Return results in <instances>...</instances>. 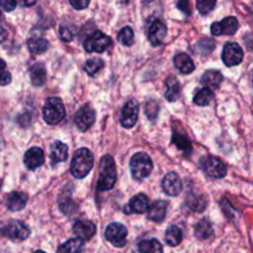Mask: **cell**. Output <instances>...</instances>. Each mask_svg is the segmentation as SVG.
Instances as JSON below:
<instances>
[{
	"mask_svg": "<svg viewBox=\"0 0 253 253\" xmlns=\"http://www.w3.org/2000/svg\"><path fill=\"white\" fill-rule=\"evenodd\" d=\"M116 178H118V173H116L114 158L109 155L104 156L99 163V190L106 192V190L113 189L116 183Z\"/></svg>",
	"mask_w": 253,
	"mask_h": 253,
	"instance_id": "cell-1",
	"label": "cell"
},
{
	"mask_svg": "<svg viewBox=\"0 0 253 253\" xmlns=\"http://www.w3.org/2000/svg\"><path fill=\"white\" fill-rule=\"evenodd\" d=\"M94 165L93 153L88 148H79L76 151L71 162V173L74 178L83 179L88 175Z\"/></svg>",
	"mask_w": 253,
	"mask_h": 253,
	"instance_id": "cell-2",
	"label": "cell"
},
{
	"mask_svg": "<svg viewBox=\"0 0 253 253\" xmlns=\"http://www.w3.org/2000/svg\"><path fill=\"white\" fill-rule=\"evenodd\" d=\"M152 161H151L150 156L145 152H138L132 156L130 161V169L131 174L135 179H145L152 172Z\"/></svg>",
	"mask_w": 253,
	"mask_h": 253,
	"instance_id": "cell-3",
	"label": "cell"
},
{
	"mask_svg": "<svg viewBox=\"0 0 253 253\" xmlns=\"http://www.w3.org/2000/svg\"><path fill=\"white\" fill-rule=\"evenodd\" d=\"M43 119L48 125H56L63 120L66 115L63 101L59 98H48L43 105Z\"/></svg>",
	"mask_w": 253,
	"mask_h": 253,
	"instance_id": "cell-4",
	"label": "cell"
},
{
	"mask_svg": "<svg viewBox=\"0 0 253 253\" xmlns=\"http://www.w3.org/2000/svg\"><path fill=\"white\" fill-rule=\"evenodd\" d=\"M104 235L105 239L115 247H124L127 242V229L119 222L108 225Z\"/></svg>",
	"mask_w": 253,
	"mask_h": 253,
	"instance_id": "cell-5",
	"label": "cell"
},
{
	"mask_svg": "<svg viewBox=\"0 0 253 253\" xmlns=\"http://www.w3.org/2000/svg\"><path fill=\"white\" fill-rule=\"evenodd\" d=\"M111 46V39L101 31H94L84 41L86 52H104Z\"/></svg>",
	"mask_w": 253,
	"mask_h": 253,
	"instance_id": "cell-6",
	"label": "cell"
},
{
	"mask_svg": "<svg viewBox=\"0 0 253 253\" xmlns=\"http://www.w3.org/2000/svg\"><path fill=\"white\" fill-rule=\"evenodd\" d=\"M202 167L204 172L214 179H221L226 175V165L217 157H205L202 161Z\"/></svg>",
	"mask_w": 253,
	"mask_h": 253,
	"instance_id": "cell-7",
	"label": "cell"
},
{
	"mask_svg": "<svg viewBox=\"0 0 253 253\" xmlns=\"http://www.w3.org/2000/svg\"><path fill=\"white\" fill-rule=\"evenodd\" d=\"M244 59V49L236 42H229L225 44L222 51V61L227 67H234L240 64Z\"/></svg>",
	"mask_w": 253,
	"mask_h": 253,
	"instance_id": "cell-8",
	"label": "cell"
},
{
	"mask_svg": "<svg viewBox=\"0 0 253 253\" xmlns=\"http://www.w3.org/2000/svg\"><path fill=\"white\" fill-rule=\"evenodd\" d=\"M94 121H95V110L93 109V106L85 104V105L82 106L78 111H77L76 116H74V123L76 126L81 131H86L88 128H90V126L93 125Z\"/></svg>",
	"mask_w": 253,
	"mask_h": 253,
	"instance_id": "cell-9",
	"label": "cell"
},
{
	"mask_svg": "<svg viewBox=\"0 0 253 253\" xmlns=\"http://www.w3.org/2000/svg\"><path fill=\"white\" fill-rule=\"evenodd\" d=\"M2 235L9 237L10 240H14V241H24V240H26L29 237L30 229L24 222L12 220V221L7 222L5 225Z\"/></svg>",
	"mask_w": 253,
	"mask_h": 253,
	"instance_id": "cell-10",
	"label": "cell"
},
{
	"mask_svg": "<svg viewBox=\"0 0 253 253\" xmlns=\"http://www.w3.org/2000/svg\"><path fill=\"white\" fill-rule=\"evenodd\" d=\"M138 118V103L133 99L128 100L127 103L124 105L123 111H121V119L120 123L124 127L131 128L135 126L137 123Z\"/></svg>",
	"mask_w": 253,
	"mask_h": 253,
	"instance_id": "cell-11",
	"label": "cell"
},
{
	"mask_svg": "<svg viewBox=\"0 0 253 253\" xmlns=\"http://www.w3.org/2000/svg\"><path fill=\"white\" fill-rule=\"evenodd\" d=\"M239 21L236 17L229 16L222 19L221 21L214 22L211 25V34L214 36H221V35H234L239 30Z\"/></svg>",
	"mask_w": 253,
	"mask_h": 253,
	"instance_id": "cell-12",
	"label": "cell"
},
{
	"mask_svg": "<svg viewBox=\"0 0 253 253\" xmlns=\"http://www.w3.org/2000/svg\"><path fill=\"white\" fill-rule=\"evenodd\" d=\"M162 188L163 192L166 193L169 197H177L178 194H180L183 189V183L182 179L179 178V175L174 172H170L168 174L165 175L162 180Z\"/></svg>",
	"mask_w": 253,
	"mask_h": 253,
	"instance_id": "cell-13",
	"label": "cell"
},
{
	"mask_svg": "<svg viewBox=\"0 0 253 253\" xmlns=\"http://www.w3.org/2000/svg\"><path fill=\"white\" fill-rule=\"evenodd\" d=\"M167 36V26L161 20H155L148 29V40L152 46H160Z\"/></svg>",
	"mask_w": 253,
	"mask_h": 253,
	"instance_id": "cell-14",
	"label": "cell"
},
{
	"mask_svg": "<svg viewBox=\"0 0 253 253\" xmlns=\"http://www.w3.org/2000/svg\"><path fill=\"white\" fill-rule=\"evenodd\" d=\"M150 209V200L145 194H137L125 207V214H143Z\"/></svg>",
	"mask_w": 253,
	"mask_h": 253,
	"instance_id": "cell-15",
	"label": "cell"
},
{
	"mask_svg": "<svg viewBox=\"0 0 253 253\" xmlns=\"http://www.w3.org/2000/svg\"><path fill=\"white\" fill-rule=\"evenodd\" d=\"M96 227L93 221L90 220H78L73 225V232L78 239L81 240H90L95 235Z\"/></svg>",
	"mask_w": 253,
	"mask_h": 253,
	"instance_id": "cell-16",
	"label": "cell"
},
{
	"mask_svg": "<svg viewBox=\"0 0 253 253\" xmlns=\"http://www.w3.org/2000/svg\"><path fill=\"white\" fill-rule=\"evenodd\" d=\"M24 163L29 169L34 170L44 163V153L40 147H32L25 153Z\"/></svg>",
	"mask_w": 253,
	"mask_h": 253,
	"instance_id": "cell-17",
	"label": "cell"
},
{
	"mask_svg": "<svg viewBox=\"0 0 253 253\" xmlns=\"http://www.w3.org/2000/svg\"><path fill=\"white\" fill-rule=\"evenodd\" d=\"M27 194L24 192H12L6 198V207L10 211L22 210L27 204Z\"/></svg>",
	"mask_w": 253,
	"mask_h": 253,
	"instance_id": "cell-18",
	"label": "cell"
},
{
	"mask_svg": "<svg viewBox=\"0 0 253 253\" xmlns=\"http://www.w3.org/2000/svg\"><path fill=\"white\" fill-rule=\"evenodd\" d=\"M167 207L168 203L165 200H157V202H153L152 205L150 207L147 211L148 219L152 220V221L160 222L165 219L166 214H167Z\"/></svg>",
	"mask_w": 253,
	"mask_h": 253,
	"instance_id": "cell-19",
	"label": "cell"
},
{
	"mask_svg": "<svg viewBox=\"0 0 253 253\" xmlns=\"http://www.w3.org/2000/svg\"><path fill=\"white\" fill-rule=\"evenodd\" d=\"M222 81H224V77L219 71H208L203 74L200 82L207 89L214 90V89H217L221 85Z\"/></svg>",
	"mask_w": 253,
	"mask_h": 253,
	"instance_id": "cell-20",
	"label": "cell"
},
{
	"mask_svg": "<svg viewBox=\"0 0 253 253\" xmlns=\"http://www.w3.org/2000/svg\"><path fill=\"white\" fill-rule=\"evenodd\" d=\"M30 78H31V83L35 86L43 85L47 78L46 67L43 63H35L34 66L30 68Z\"/></svg>",
	"mask_w": 253,
	"mask_h": 253,
	"instance_id": "cell-21",
	"label": "cell"
},
{
	"mask_svg": "<svg viewBox=\"0 0 253 253\" xmlns=\"http://www.w3.org/2000/svg\"><path fill=\"white\" fill-rule=\"evenodd\" d=\"M174 66L183 74H190L195 69L194 62L192 61V58L187 53H178L174 57Z\"/></svg>",
	"mask_w": 253,
	"mask_h": 253,
	"instance_id": "cell-22",
	"label": "cell"
},
{
	"mask_svg": "<svg viewBox=\"0 0 253 253\" xmlns=\"http://www.w3.org/2000/svg\"><path fill=\"white\" fill-rule=\"evenodd\" d=\"M68 158V147L61 141H56L51 146V160L53 163L64 162Z\"/></svg>",
	"mask_w": 253,
	"mask_h": 253,
	"instance_id": "cell-23",
	"label": "cell"
},
{
	"mask_svg": "<svg viewBox=\"0 0 253 253\" xmlns=\"http://www.w3.org/2000/svg\"><path fill=\"white\" fill-rule=\"evenodd\" d=\"M180 95V84L174 77H169L166 81V93L165 96L168 101H175Z\"/></svg>",
	"mask_w": 253,
	"mask_h": 253,
	"instance_id": "cell-24",
	"label": "cell"
},
{
	"mask_svg": "<svg viewBox=\"0 0 253 253\" xmlns=\"http://www.w3.org/2000/svg\"><path fill=\"white\" fill-rule=\"evenodd\" d=\"M195 236L199 240H207L214 235V230H212V225L209 220L203 219L195 225Z\"/></svg>",
	"mask_w": 253,
	"mask_h": 253,
	"instance_id": "cell-25",
	"label": "cell"
},
{
	"mask_svg": "<svg viewBox=\"0 0 253 253\" xmlns=\"http://www.w3.org/2000/svg\"><path fill=\"white\" fill-rule=\"evenodd\" d=\"M84 249V242L81 239H72L58 247L57 253H81Z\"/></svg>",
	"mask_w": 253,
	"mask_h": 253,
	"instance_id": "cell-26",
	"label": "cell"
},
{
	"mask_svg": "<svg viewBox=\"0 0 253 253\" xmlns=\"http://www.w3.org/2000/svg\"><path fill=\"white\" fill-rule=\"evenodd\" d=\"M27 47H29L31 53L40 54L48 49L49 43L47 40L42 39V37H31V39L27 40Z\"/></svg>",
	"mask_w": 253,
	"mask_h": 253,
	"instance_id": "cell-27",
	"label": "cell"
},
{
	"mask_svg": "<svg viewBox=\"0 0 253 253\" xmlns=\"http://www.w3.org/2000/svg\"><path fill=\"white\" fill-rule=\"evenodd\" d=\"M137 247L140 253H163L162 245L156 239L142 240Z\"/></svg>",
	"mask_w": 253,
	"mask_h": 253,
	"instance_id": "cell-28",
	"label": "cell"
},
{
	"mask_svg": "<svg viewBox=\"0 0 253 253\" xmlns=\"http://www.w3.org/2000/svg\"><path fill=\"white\" fill-rule=\"evenodd\" d=\"M182 240L183 232L178 226H174V225H173V226H170L169 229L166 231V242H167L169 246H178V245L182 242Z\"/></svg>",
	"mask_w": 253,
	"mask_h": 253,
	"instance_id": "cell-29",
	"label": "cell"
},
{
	"mask_svg": "<svg viewBox=\"0 0 253 253\" xmlns=\"http://www.w3.org/2000/svg\"><path fill=\"white\" fill-rule=\"evenodd\" d=\"M214 99V91L210 90V89H200L194 96V103L199 106H207Z\"/></svg>",
	"mask_w": 253,
	"mask_h": 253,
	"instance_id": "cell-30",
	"label": "cell"
},
{
	"mask_svg": "<svg viewBox=\"0 0 253 253\" xmlns=\"http://www.w3.org/2000/svg\"><path fill=\"white\" fill-rule=\"evenodd\" d=\"M103 67H104L103 59L90 58L85 62V64H84V71H85L86 74H89V76H94V74L98 73Z\"/></svg>",
	"mask_w": 253,
	"mask_h": 253,
	"instance_id": "cell-31",
	"label": "cell"
},
{
	"mask_svg": "<svg viewBox=\"0 0 253 253\" xmlns=\"http://www.w3.org/2000/svg\"><path fill=\"white\" fill-rule=\"evenodd\" d=\"M133 35L132 29L130 26H125L120 30V32L118 34V40L120 43H123L124 46H131L133 43Z\"/></svg>",
	"mask_w": 253,
	"mask_h": 253,
	"instance_id": "cell-32",
	"label": "cell"
},
{
	"mask_svg": "<svg viewBox=\"0 0 253 253\" xmlns=\"http://www.w3.org/2000/svg\"><path fill=\"white\" fill-rule=\"evenodd\" d=\"M77 34V27L73 26L71 24L62 25L61 29H59V37H61L62 41L69 42L73 40V37Z\"/></svg>",
	"mask_w": 253,
	"mask_h": 253,
	"instance_id": "cell-33",
	"label": "cell"
},
{
	"mask_svg": "<svg viewBox=\"0 0 253 253\" xmlns=\"http://www.w3.org/2000/svg\"><path fill=\"white\" fill-rule=\"evenodd\" d=\"M173 142H174L182 151H185V152L188 151V152H190L192 146H190V142L189 140H188L187 136L180 135V133L178 132H174L173 133Z\"/></svg>",
	"mask_w": 253,
	"mask_h": 253,
	"instance_id": "cell-34",
	"label": "cell"
},
{
	"mask_svg": "<svg viewBox=\"0 0 253 253\" xmlns=\"http://www.w3.org/2000/svg\"><path fill=\"white\" fill-rule=\"evenodd\" d=\"M215 5H216L215 0H198L197 1V7L202 15L209 14L214 9Z\"/></svg>",
	"mask_w": 253,
	"mask_h": 253,
	"instance_id": "cell-35",
	"label": "cell"
},
{
	"mask_svg": "<svg viewBox=\"0 0 253 253\" xmlns=\"http://www.w3.org/2000/svg\"><path fill=\"white\" fill-rule=\"evenodd\" d=\"M11 82V74L6 69V63L0 58V85H7Z\"/></svg>",
	"mask_w": 253,
	"mask_h": 253,
	"instance_id": "cell-36",
	"label": "cell"
},
{
	"mask_svg": "<svg viewBox=\"0 0 253 253\" xmlns=\"http://www.w3.org/2000/svg\"><path fill=\"white\" fill-rule=\"evenodd\" d=\"M160 111V106L155 100H150L146 103V115L150 120H155Z\"/></svg>",
	"mask_w": 253,
	"mask_h": 253,
	"instance_id": "cell-37",
	"label": "cell"
},
{
	"mask_svg": "<svg viewBox=\"0 0 253 253\" xmlns=\"http://www.w3.org/2000/svg\"><path fill=\"white\" fill-rule=\"evenodd\" d=\"M214 43V41L210 39H207V40H202L200 42H198V44L195 46V52H198V53L200 54H208L210 53V52L214 49V47H208V44H211Z\"/></svg>",
	"mask_w": 253,
	"mask_h": 253,
	"instance_id": "cell-38",
	"label": "cell"
},
{
	"mask_svg": "<svg viewBox=\"0 0 253 253\" xmlns=\"http://www.w3.org/2000/svg\"><path fill=\"white\" fill-rule=\"evenodd\" d=\"M190 209H193L194 211H203L205 208V200L204 198H193L189 202Z\"/></svg>",
	"mask_w": 253,
	"mask_h": 253,
	"instance_id": "cell-39",
	"label": "cell"
},
{
	"mask_svg": "<svg viewBox=\"0 0 253 253\" xmlns=\"http://www.w3.org/2000/svg\"><path fill=\"white\" fill-rule=\"evenodd\" d=\"M17 2L14 0H0V6L5 10V11H12L16 7Z\"/></svg>",
	"mask_w": 253,
	"mask_h": 253,
	"instance_id": "cell-40",
	"label": "cell"
},
{
	"mask_svg": "<svg viewBox=\"0 0 253 253\" xmlns=\"http://www.w3.org/2000/svg\"><path fill=\"white\" fill-rule=\"evenodd\" d=\"M71 5L78 10L85 9L89 6V0H71Z\"/></svg>",
	"mask_w": 253,
	"mask_h": 253,
	"instance_id": "cell-41",
	"label": "cell"
},
{
	"mask_svg": "<svg viewBox=\"0 0 253 253\" xmlns=\"http://www.w3.org/2000/svg\"><path fill=\"white\" fill-rule=\"evenodd\" d=\"M177 6L179 7V9L182 10V11L184 12V14L190 15V4L188 1H179L177 4Z\"/></svg>",
	"mask_w": 253,
	"mask_h": 253,
	"instance_id": "cell-42",
	"label": "cell"
},
{
	"mask_svg": "<svg viewBox=\"0 0 253 253\" xmlns=\"http://www.w3.org/2000/svg\"><path fill=\"white\" fill-rule=\"evenodd\" d=\"M245 43L247 44L249 48L253 49V34H249L247 36H245Z\"/></svg>",
	"mask_w": 253,
	"mask_h": 253,
	"instance_id": "cell-43",
	"label": "cell"
},
{
	"mask_svg": "<svg viewBox=\"0 0 253 253\" xmlns=\"http://www.w3.org/2000/svg\"><path fill=\"white\" fill-rule=\"evenodd\" d=\"M6 39H7V31L4 29V27L0 26V43L6 41Z\"/></svg>",
	"mask_w": 253,
	"mask_h": 253,
	"instance_id": "cell-44",
	"label": "cell"
},
{
	"mask_svg": "<svg viewBox=\"0 0 253 253\" xmlns=\"http://www.w3.org/2000/svg\"><path fill=\"white\" fill-rule=\"evenodd\" d=\"M20 4H21V5H25V6H30V5L36 4V1H22V2H20Z\"/></svg>",
	"mask_w": 253,
	"mask_h": 253,
	"instance_id": "cell-45",
	"label": "cell"
},
{
	"mask_svg": "<svg viewBox=\"0 0 253 253\" xmlns=\"http://www.w3.org/2000/svg\"><path fill=\"white\" fill-rule=\"evenodd\" d=\"M35 253H44V252L43 251H36Z\"/></svg>",
	"mask_w": 253,
	"mask_h": 253,
	"instance_id": "cell-46",
	"label": "cell"
},
{
	"mask_svg": "<svg viewBox=\"0 0 253 253\" xmlns=\"http://www.w3.org/2000/svg\"><path fill=\"white\" fill-rule=\"evenodd\" d=\"M1 184H2V182H1V179H0V188H1Z\"/></svg>",
	"mask_w": 253,
	"mask_h": 253,
	"instance_id": "cell-47",
	"label": "cell"
},
{
	"mask_svg": "<svg viewBox=\"0 0 253 253\" xmlns=\"http://www.w3.org/2000/svg\"><path fill=\"white\" fill-rule=\"evenodd\" d=\"M0 20H1V10H0Z\"/></svg>",
	"mask_w": 253,
	"mask_h": 253,
	"instance_id": "cell-48",
	"label": "cell"
}]
</instances>
